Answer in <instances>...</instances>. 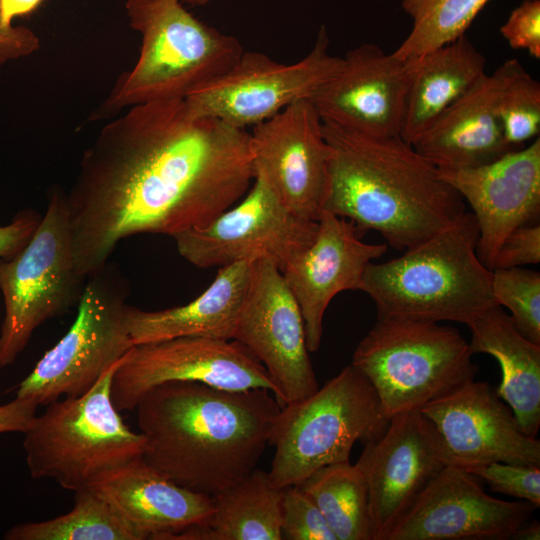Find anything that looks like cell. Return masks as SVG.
Instances as JSON below:
<instances>
[{
    "label": "cell",
    "instance_id": "cell-21",
    "mask_svg": "<svg viewBox=\"0 0 540 540\" xmlns=\"http://www.w3.org/2000/svg\"><path fill=\"white\" fill-rule=\"evenodd\" d=\"M387 251L386 244L361 240L354 223L324 210L313 240L282 269L305 323L309 352L318 351L323 317L340 292L360 290L367 265Z\"/></svg>",
    "mask_w": 540,
    "mask_h": 540
},
{
    "label": "cell",
    "instance_id": "cell-10",
    "mask_svg": "<svg viewBox=\"0 0 540 540\" xmlns=\"http://www.w3.org/2000/svg\"><path fill=\"white\" fill-rule=\"evenodd\" d=\"M127 285L108 265L90 276L66 334L17 386L16 397L39 405L89 391L134 346L125 322Z\"/></svg>",
    "mask_w": 540,
    "mask_h": 540
},
{
    "label": "cell",
    "instance_id": "cell-11",
    "mask_svg": "<svg viewBox=\"0 0 540 540\" xmlns=\"http://www.w3.org/2000/svg\"><path fill=\"white\" fill-rule=\"evenodd\" d=\"M322 26L308 54L291 64L257 51H243L225 73L201 85L185 98L189 112L213 117L245 129L264 122L301 100H313L339 71L342 58L329 53Z\"/></svg>",
    "mask_w": 540,
    "mask_h": 540
},
{
    "label": "cell",
    "instance_id": "cell-42",
    "mask_svg": "<svg viewBox=\"0 0 540 540\" xmlns=\"http://www.w3.org/2000/svg\"><path fill=\"white\" fill-rule=\"evenodd\" d=\"M211 0H182L183 3H187L191 6H204L207 5Z\"/></svg>",
    "mask_w": 540,
    "mask_h": 540
},
{
    "label": "cell",
    "instance_id": "cell-20",
    "mask_svg": "<svg viewBox=\"0 0 540 540\" xmlns=\"http://www.w3.org/2000/svg\"><path fill=\"white\" fill-rule=\"evenodd\" d=\"M439 172L471 206L479 231L477 255L492 270L505 237L521 225L536 223L539 217V137L491 163Z\"/></svg>",
    "mask_w": 540,
    "mask_h": 540
},
{
    "label": "cell",
    "instance_id": "cell-7",
    "mask_svg": "<svg viewBox=\"0 0 540 540\" xmlns=\"http://www.w3.org/2000/svg\"><path fill=\"white\" fill-rule=\"evenodd\" d=\"M389 420L369 381L346 366L310 396L280 408L268 439L275 449L271 484L298 485L324 466L350 461L354 444L378 438Z\"/></svg>",
    "mask_w": 540,
    "mask_h": 540
},
{
    "label": "cell",
    "instance_id": "cell-18",
    "mask_svg": "<svg viewBox=\"0 0 540 540\" xmlns=\"http://www.w3.org/2000/svg\"><path fill=\"white\" fill-rule=\"evenodd\" d=\"M421 411L437 431L446 465L468 471L494 462L540 466L539 440L523 432L488 382H465Z\"/></svg>",
    "mask_w": 540,
    "mask_h": 540
},
{
    "label": "cell",
    "instance_id": "cell-28",
    "mask_svg": "<svg viewBox=\"0 0 540 540\" xmlns=\"http://www.w3.org/2000/svg\"><path fill=\"white\" fill-rule=\"evenodd\" d=\"M298 485L316 503L336 540H374L368 486L355 464L324 466Z\"/></svg>",
    "mask_w": 540,
    "mask_h": 540
},
{
    "label": "cell",
    "instance_id": "cell-19",
    "mask_svg": "<svg viewBox=\"0 0 540 540\" xmlns=\"http://www.w3.org/2000/svg\"><path fill=\"white\" fill-rule=\"evenodd\" d=\"M411 60L363 43L312 100L323 122L371 136H400Z\"/></svg>",
    "mask_w": 540,
    "mask_h": 540
},
{
    "label": "cell",
    "instance_id": "cell-24",
    "mask_svg": "<svg viewBox=\"0 0 540 540\" xmlns=\"http://www.w3.org/2000/svg\"><path fill=\"white\" fill-rule=\"evenodd\" d=\"M253 262L220 267L209 287L189 303L157 311L127 306L125 322L134 345L178 337L233 340Z\"/></svg>",
    "mask_w": 540,
    "mask_h": 540
},
{
    "label": "cell",
    "instance_id": "cell-22",
    "mask_svg": "<svg viewBox=\"0 0 540 540\" xmlns=\"http://www.w3.org/2000/svg\"><path fill=\"white\" fill-rule=\"evenodd\" d=\"M92 488L114 508L138 540H171L194 526L207 525L213 496L186 489L139 457Z\"/></svg>",
    "mask_w": 540,
    "mask_h": 540
},
{
    "label": "cell",
    "instance_id": "cell-34",
    "mask_svg": "<svg viewBox=\"0 0 540 540\" xmlns=\"http://www.w3.org/2000/svg\"><path fill=\"white\" fill-rule=\"evenodd\" d=\"M470 472L494 492L528 501L537 508L540 506V466L494 462Z\"/></svg>",
    "mask_w": 540,
    "mask_h": 540
},
{
    "label": "cell",
    "instance_id": "cell-41",
    "mask_svg": "<svg viewBox=\"0 0 540 540\" xmlns=\"http://www.w3.org/2000/svg\"><path fill=\"white\" fill-rule=\"evenodd\" d=\"M512 539L517 540H539L540 539V526L537 521H528L516 530Z\"/></svg>",
    "mask_w": 540,
    "mask_h": 540
},
{
    "label": "cell",
    "instance_id": "cell-12",
    "mask_svg": "<svg viewBox=\"0 0 540 540\" xmlns=\"http://www.w3.org/2000/svg\"><path fill=\"white\" fill-rule=\"evenodd\" d=\"M253 181L238 204L209 223L172 237L184 259L199 268L267 259L282 271L310 244L317 221L292 212L263 177L255 175Z\"/></svg>",
    "mask_w": 540,
    "mask_h": 540
},
{
    "label": "cell",
    "instance_id": "cell-15",
    "mask_svg": "<svg viewBox=\"0 0 540 540\" xmlns=\"http://www.w3.org/2000/svg\"><path fill=\"white\" fill-rule=\"evenodd\" d=\"M250 150L254 176L263 177L296 215L317 221L328 192L331 151L313 101H298L253 126Z\"/></svg>",
    "mask_w": 540,
    "mask_h": 540
},
{
    "label": "cell",
    "instance_id": "cell-4",
    "mask_svg": "<svg viewBox=\"0 0 540 540\" xmlns=\"http://www.w3.org/2000/svg\"><path fill=\"white\" fill-rule=\"evenodd\" d=\"M478 236L474 215L465 212L401 256L369 263L360 290L373 300L380 318L467 325L497 305L492 270L477 255Z\"/></svg>",
    "mask_w": 540,
    "mask_h": 540
},
{
    "label": "cell",
    "instance_id": "cell-31",
    "mask_svg": "<svg viewBox=\"0 0 540 540\" xmlns=\"http://www.w3.org/2000/svg\"><path fill=\"white\" fill-rule=\"evenodd\" d=\"M498 111L506 141L517 147L540 132V83L516 59L498 67Z\"/></svg>",
    "mask_w": 540,
    "mask_h": 540
},
{
    "label": "cell",
    "instance_id": "cell-13",
    "mask_svg": "<svg viewBox=\"0 0 540 540\" xmlns=\"http://www.w3.org/2000/svg\"><path fill=\"white\" fill-rule=\"evenodd\" d=\"M170 381L229 390L265 388L277 395L265 367L240 342L186 336L131 347L113 374V404L118 411L133 410L150 389Z\"/></svg>",
    "mask_w": 540,
    "mask_h": 540
},
{
    "label": "cell",
    "instance_id": "cell-8",
    "mask_svg": "<svg viewBox=\"0 0 540 540\" xmlns=\"http://www.w3.org/2000/svg\"><path fill=\"white\" fill-rule=\"evenodd\" d=\"M461 333L439 322L377 317L353 365L374 388L385 415L414 409L473 380L478 366Z\"/></svg>",
    "mask_w": 540,
    "mask_h": 540
},
{
    "label": "cell",
    "instance_id": "cell-3",
    "mask_svg": "<svg viewBox=\"0 0 540 540\" xmlns=\"http://www.w3.org/2000/svg\"><path fill=\"white\" fill-rule=\"evenodd\" d=\"M322 125L331 151L324 210L352 221L360 236L374 230L393 248L408 249L465 213L461 195L400 136Z\"/></svg>",
    "mask_w": 540,
    "mask_h": 540
},
{
    "label": "cell",
    "instance_id": "cell-1",
    "mask_svg": "<svg viewBox=\"0 0 540 540\" xmlns=\"http://www.w3.org/2000/svg\"><path fill=\"white\" fill-rule=\"evenodd\" d=\"M254 179L250 133L191 114L184 99L131 106L85 151L64 193L78 273L107 265L118 243L209 223Z\"/></svg>",
    "mask_w": 540,
    "mask_h": 540
},
{
    "label": "cell",
    "instance_id": "cell-23",
    "mask_svg": "<svg viewBox=\"0 0 540 540\" xmlns=\"http://www.w3.org/2000/svg\"><path fill=\"white\" fill-rule=\"evenodd\" d=\"M500 72H486L411 145L438 169H466L495 161L515 149L498 111Z\"/></svg>",
    "mask_w": 540,
    "mask_h": 540
},
{
    "label": "cell",
    "instance_id": "cell-37",
    "mask_svg": "<svg viewBox=\"0 0 540 540\" xmlns=\"http://www.w3.org/2000/svg\"><path fill=\"white\" fill-rule=\"evenodd\" d=\"M39 47V38L32 30L25 26L5 24L0 11V67L33 54Z\"/></svg>",
    "mask_w": 540,
    "mask_h": 540
},
{
    "label": "cell",
    "instance_id": "cell-32",
    "mask_svg": "<svg viewBox=\"0 0 540 540\" xmlns=\"http://www.w3.org/2000/svg\"><path fill=\"white\" fill-rule=\"evenodd\" d=\"M494 301L510 311L517 329L540 344V274L523 267L492 269Z\"/></svg>",
    "mask_w": 540,
    "mask_h": 540
},
{
    "label": "cell",
    "instance_id": "cell-5",
    "mask_svg": "<svg viewBox=\"0 0 540 540\" xmlns=\"http://www.w3.org/2000/svg\"><path fill=\"white\" fill-rule=\"evenodd\" d=\"M130 26L141 35L134 67L120 77L104 105L119 110L184 99L240 58V41L195 18L182 0H127Z\"/></svg>",
    "mask_w": 540,
    "mask_h": 540
},
{
    "label": "cell",
    "instance_id": "cell-36",
    "mask_svg": "<svg viewBox=\"0 0 540 540\" xmlns=\"http://www.w3.org/2000/svg\"><path fill=\"white\" fill-rule=\"evenodd\" d=\"M540 262V225L530 223L512 230L501 243L494 268L522 267Z\"/></svg>",
    "mask_w": 540,
    "mask_h": 540
},
{
    "label": "cell",
    "instance_id": "cell-2",
    "mask_svg": "<svg viewBox=\"0 0 540 540\" xmlns=\"http://www.w3.org/2000/svg\"><path fill=\"white\" fill-rule=\"evenodd\" d=\"M280 408L265 388L162 383L135 407L142 458L174 483L214 496L256 468Z\"/></svg>",
    "mask_w": 540,
    "mask_h": 540
},
{
    "label": "cell",
    "instance_id": "cell-30",
    "mask_svg": "<svg viewBox=\"0 0 540 540\" xmlns=\"http://www.w3.org/2000/svg\"><path fill=\"white\" fill-rule=\"evenodd\" d=\"M490 0H401L412 20L406 38L392 52L404 60L418 58L465 34Z\"/></svg>",
    "mask_w": 540,
    "mask_h": 540
},
{
    "label": "cell",
    "instance_id": "cell-33",
    "mask_svg": "<svg viewBox=\"0 0 540 540\" xmlns=\"http://www.w3.org/2000/svg\"><path fill=\"white\" fill-rule=\"evenodd\" d=\"M282 539L336 540L320 509L299 486L282 489Z\"/></svg>",
    "mask_w": 540,
    "mask_h": 540
},
{
    "label": "cell",
    "instance_id": "cell-16",
    "mask_svg": "<svg viewBox=\"0 0 540 540\" xmlns=\"http://www.w3.org/2000/svg\"><path fill=\"white\" fill-rule=\"evenodd\" d=\"M536 506L488 495L472 472L446 465L384 540H507Z\"/></svg>",
    "mask_w": 540,
    "mask_h": 540
},
{
    "label": "cell",
    "instance_id": "cell-40",
    "mask_svg": "<svg viewBox=\"0 0 540 540\" xmlns=\"http://www.w3.org/2000/svg\"><path fill=\"white\" fill-rule=\"evenodd\" d=\"M42 2L43 0H0L2 20L7 25H13L14 18L32 13Z\"/></svg>",
    "mask_w": 540,
    "mask_h": 540
},
{
    "label": "cell",
    "instance_id": "cell-27",
    "mask_svg": "<svg viewBox=\"0 0 540 540\" xmlns=\"http://www.w3.org/2000/svg\"><path fill=\"white\" fill-rule=\"evenodd\" d=\"M207 525L194 526L171 540H281L282 489L268 472L255 468L236 484L213 496Z\"/></svg>",
    "mask_w": 540,
    "mask_h": 540
},
{
    "label": "cell",
    "instance_id": "cell-14",
    "mask_svg": "<svg viewBox=\"0 0 540 540\" xmlns=\"http://www.w3.org/2000/svg\"><path fill=\"white\" fill-rule=\"evenodd\" d=\"M233 340L265 367L280 407L318 390L300 307L270 260L254 261Z\"/></svg>",
    "mask_w": 540,
    "mask_h": 540
},
{
    "label": "cell",
    "instance_id": "cell-29",
    "mask_svg": "<svg viewBox=\"0 0 540 540\" xmlns=\"http://www.w3.org/2000/svg\"><path fill=\"white\" fill-rule=\"evenodd\" d=\"M5 540H138L112 505L94 488L75 492L73 508L53 519L11 527Z\"/></svg>",
    "mask_w": 540,
    "mask_h": 540
},
{
    "label": "cell",
    "instance_id": "cell-17",
    "mask_svg": "<svg viewBox=\"0 0 540 540\" xmlns=\"http://www.w3.org/2000/svg\"><path fill=\"white\" fill-rule=\"evenodd\" d=\"M364 445L355 465L368 486L374 540H384L446 462L421 409L392 416L385 431Z\"/></svg>",
    "mask_w": 540,
    "mask_h": 540
},
{
    "label": "cell",
    "instance_id": "cell-25",
    "mask_svg": "<svg viewBox=\"0 0 540 540\" xmlns=\"http://www.w3.org/2000/svg\"><path fill=\"white\" fill-rule=\"evenodd\" d=\"M473 353H485L500 364L496 394L512 409L523 432L536 438L540 427V344L527 339L511 316L494 305L467 324Z\"/></svg>",
    "mask_w": 540,
    "mask_h": 540
},
{
    "label": "cell",
    "instance_id": "cell-39",
    "mask_svg": "<svg viewBox=\"0 0 540 540\" xmlns=\"http://www.w3.org/2000/svg\"><path fill=\"white\" fill-rule=\"evenodd\" d=\"M37 408L38 405L34 402L18 397L0 405V434L24 433L35 418Z\"/></svg>",
    "mask_w": 540,
    "mask_h": 540
},
{
    "label": "cell",
    "instance_id": "cell-35",
    "mask_svg": "<svg viewBox=\"0 0 540 540\" xmlns=\"http://www.w3.org/2000/svg\"><path fill=\"white\" fill-rule=\"evenodd\" d=\"M500 32L509 46L540 59V0H524L514 8Z\"/></svg>",
    "mask_w": 540,
    "mask_h": 540
},
{
    "label": "cell",
    "instance_id": "cell-38",
    "mask_svg": "<svg viewBox=\"0 0 540 540\" xmlns=\"http://www.w3.org/2000/svg\"><path fill=\"white\" fill-rule=\"evenodd\" d=\"M41 221L33 210H25L7 225L0 226V258L9 259L30 240Z\"/></svg>",
    "mask_w": 540,
    "mask_h": 540
},
{
    "label": "cell",
    "instance_id": "cell-9",
    "mask_svg": "<svg viewBox=\"0 0 540 540\" xmlns=\"http://www.w3.org/2000/svg\"><path fill=\"white\" fill-rule=\"evenodd\" d=\"M84 280L74 261L64 192L54 190L28 243L0 258V367L16 361L40 325L78 305Z\"/></svg>",
    "mask_w": 540,
    "mask_h": 540
},
{
    "label": "cell",
    "instance_id": "cell-6",
    "mask_svg": "<svg viewBox=\"0 0 540 540\" xmlns=\"http://www.w3.org/2000/svg\"><path fill=\"white\" fill-rule=\"evenodd\" d=\"M121 360L86 393L55 400L35 416L23 433L32 478H49L76 492L142 457L144 435L130 430L111 398L113 374Z\"/></svg>",
    "mask_w": 540,
    "mask_h": 540
},
{
    "label": "cell",
    "instance_id": "cell-26",
    "mask_svg": "<svg viewBox=\"0 0 540 540\" xmlns=\"http://www.w3.org/2000/svg\"><path fill=\"white\" fill-rule=\"evenodd\" d=\"M410 60L400 137L412 144L485 73L486 58L464 34Z\"/></svg>",
    "mask_w": 540,
    "mask_h": 540
}]
</instances>
